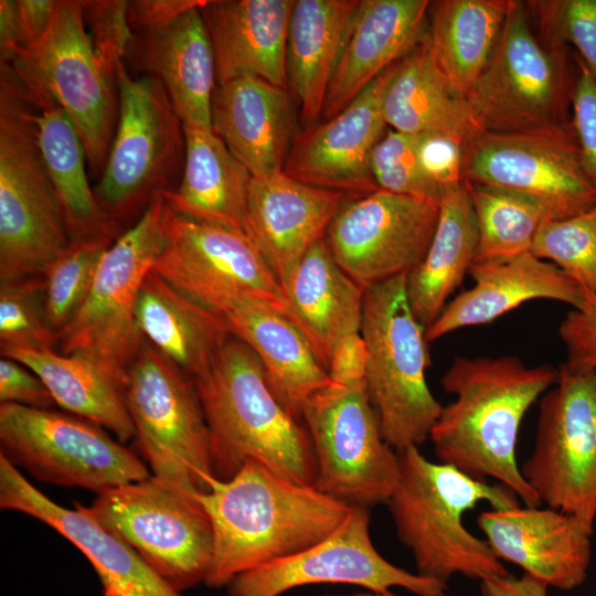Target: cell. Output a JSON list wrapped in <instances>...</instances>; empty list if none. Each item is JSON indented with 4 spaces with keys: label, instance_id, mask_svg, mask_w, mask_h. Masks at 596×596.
Listing matches in <instances>:
<instances>
[{
    "label": "cell",
    "instance_id": "4fadbf2b",
    "mask_svg": "<svg viewBox=\"0 0 596 596\" xmlns=\"http://www.w3.org/2000/svg\"><path fill=\"white\" fill-rule=\"evenodd\" d=\"M0 455L36 480L95 493L151 476L102 426L71 413L0 404Z\"/></svg>",
    "mask_w": 596,
    "mask_h": 596
},
{
    "label": "cell",
    "instance_id": "44dd1931",
    "mask_svg": "<svg viewBox=\"0 0 596 596\" xmlns=\"http://www.w3.org/2000/svg\"><path fill=\"white\" fill-rule=\"evenodd\" d=\"M0 507L32 517L77 547L94 568L103 596H183L126 542L75 502L64 508L35 488L0 455Z\"/></svg>",
    "mask_w": 596,
    "mask_h": 596
},
{
    "label": "cell",
    "instance_id": "836d02e7",
    "mask_svg": "<svg viewBox=\"0 0 596 596\" xmlns=\"http://www.w3.org/2000/svg\"><path fill=\"white\" fill-rule=\"evenodd\" d=\"M43 160L56 195L71 243L111 240L119 233L97 202L85 169L82 141L57 103L47 94L32 98Z\"/></svg>",
    "mask_w": 596,
    "mask_h": 596
},
{
    "label": "cell",
    "instance_id": "ac0fdd59",
    "mask_svg": "<svg viewBox=\"0 0 596 596\" xmlns=\"http://www.w3.org/2000/svg\"><path fill=\"white\" fill-rule=\"evenodd\" d=\"M462 181L531 195L547 206L553 220L596 204L573 126L554 134L477 131L464 143Z\"/></svg>",
    "mask_w": 596,
    "mask_h": 596
},
{
    "label": "cell",
    "instance_id": "f5cc1de1",
    "mask_svg": "<svg viewBox=\"0 0 596 596\" xmlns=\"http://www.w3.org/2000/svg\"><path fill=\"white\" fill-rule=\"evenodd\" d=\"M58 2L60 0H18L22 46L35 43L45 34Z\"/></svg>",
    "mask_w": 596,
    "mask_h": 596
},
{
    "label": "cell",
    "instance_id": "1f68e13d",
    "mask_svg": "<svg viewBox=\"0 0 596 596\" xmlns=\"http://www.w3.org/2000/svg\"><path fill=\"white\" fill-rule=\"evenodd\" d=\"M135 321L140 336L193 380L232 337L224 318L156 273L146 276Z\"/></svg>",
    "mask_w": 596,
    "mask_h": 596
},
{
    "label": "cell",
    "instance_id": "ee69618b",
    "mask_svg": "<svg viewBox=\"0 0 596 596\" xmlns=\"http://www.w3.org/2000/svg\"><path fill=\"white\" fill-rule=\"evenodd\" d=\"M539 14L544 40L572 44L596 81V0L528 2Z\"/></svg>",
    "mask_w": 596,
    "mask_h": 596
},
{
    "label": "cell",
    "instance_id": "8992f818",
    "mask_svg": "<svg viewBox=\"0 0 596 596\" xmlns=\"http://www.w3.org/2000/svg\"><path fill=\"white\" fill-rule=\"evenodd\" d=\"M406 276L365 288L361 323L365 390L385 440L397 453L424 444L443 407L426 381L425 328L409 307Z\"/></svg>",
    "mask_w": 596,
    "mask_h": 596
},
{
    "label": "cell",
    "instance_id": "4316f807",
    "mask_svg": "<svg viewBox=\"0 0 596 596\" xmlns=\"http://www.w3.org/2000/svg\"><path fill=\"white\" fill-rule=\"evenodd\" d=\"M473 285L461 291L425 330L427 343L458 329L481 326L534 299H551L579 307L589 296L554 264L531 252L509 260L473 264Z\"/></svg>",
    "mask_w": 596,
    "mask_h": 596
},
{
    "label": "cell",
    "instance_id": "603a6c76",
    "mask_svg": "<svg viewBox=\"0 0 596 596\" xmlns=\"http://www.w3.org/2000/svg\"><path fill=\"white\" fill-rule=\"evenodd\" d=\"M212 128L253 177L284 170L301 130L287 88L254 76L221 84L212 96Z\"/></svg>",
    "mask_w": 596,
    "mask_h": 596
},
{
    "label": "cell",
    "instance_id": "5bb4252c",
    "mask_svg": "<svg viewBox=\"0 0 596 596\" xmlns=\"http://www.w3.org/2000/svg\"><path fill=\"white\" fill-rule=\"evenodd\" d=\"M521 472L541 502L594 532L596 369L560 365L555 383L540 400L533 450Z\"/></svg>",
    "mask_w": 596,
    "mask_h": 596
},
{
    "label": "cell",
    "instance_id": "9a60e30c",
    "mask_svg": "<svg viewBox=\"0 0 596 596\" xmlns=\"http://www.w3.org/2000/svg\"><path fill=\"white\" fill-rule=\"evenodd\" d=\"M317 487L348 504L386 503L400 478L398 454L385 440L365 384L331 382L304 406Z\"/></svg>",
    "mask_w": 596,
    "mask_h": 596
},
{
    "label": "cell",
    "instance_id": "7402d4cb",
    "mask_svg": "<svg viewBox=\"0 0 596 596\" xmlns=\"http://www.w3.org/2000/svg\"><path fill=\"white\" fill-rule=\"evenodd\" d=\"M477 524L496 556L549 587L571 590L584 583L592 535L575 517L553 508L517 505L481 512Z\"/></svg>",
    "mask_w": 596,
    "mask_h": 596
},
{
    "label": "cell",
    "instance_id": "f907efd6",
    "mask_svg": "<svg viewBox=\"0 0 596 596\" xmlns=\"http://www.w3.org/2000/svg\"><path fill=\"white\" fill-rule=\"evenodd\" d=\"M366 348L361 332L341 339L334 347L328 365L333 383L354 385L364 383Z\"/></svg>",
    "mask_w": 596,
    "mask_h": 596
},
{
    "label": "cell",
    "instance_id": "277c9868",
    "mask_svg": "<svg viewBox=\"0 0 596 596\" xmlns=\"http://www.w3.org/2000/svg\"><path fill=\"white\" fill-rule=\"evenodd\" d=\"M397 454L400 478L386 504L416 573L446 585L456 575L480 582L509 575L487 541L469 532L462 520L481 502L492 509L517 507L518 496L500 483L430 461L419 447Z\"/></svg>",
    "mask_w": 596,
    "mask_h": 596
},
{
    "label": "cell",
    "instance_id": "83f0119b",
    "mask_svg": "<svg viewBox=\"0 0 596 596\" xmlns=\"http://www.w3.org/2000/svg\"><path fill=\"white\" fill-rule=\"evenodd\" d=\"M295 0H205L217 84L254 76L287 88L286 47Z\"/></svg>",
    "mask_w": 596,
    "mask_h": 596
},
{
    "label": "cell",
    "instance_id": "8d00e7d4",
    "mask_svg": "<svg viewBox=\"0 0 596 596\" xmlns=\"http://www.w3.org/2000/svg\"><path fill=\"white\" fill-rule=\"evenodd\" d=\"M508 7L505 0L432 2L429 49L450 88L461 98L487 67Z\"/></svg>",
    "mask_w": 596,
    "mask_h": 596
},
{
    "label": "cell",
    "instance_id": "60d3db41",
    "mask_svg": "<svg viewBox=\"0 0 596 596\" xmlns=\"http://www.w3.org/2000/svg\"><path fill=\"white\" fill-rule=\"evenodd\" d=\"M531 253L554 264L596 296V204L571 217L545 221Z\"/></svg>",
    "mask_w": 596,
    "mask_h": 596
},
{
    "label": "cell",
    "instance_id": "9c48e42d",
    "mask_svg": "<svg viewBox=\"0 0 596 596\" xmlns=\"http://www.w3.org/2000/svg\"><path fill=\"white\" fill-rule=\"evenodd\" d=\"M166 201L156 196L104 254L92 287L60 332L61 353L86 359L124 387L143 338L135 311L141 285L164 244Z\"/></svg>",
    "mask_w": 596,
    "mask_h": 596
},
{
    "label": "cell",
    "instance_id": "d6986e66",
    "mask_svg": "<svg viewBox=\"0 0 596 596\" xmlns=\"http://www.w3.org/2000/svg\"><path fill=\"white\" fill-rule=\"evenodd\" d=\"M439 206L376 190L348 201L326 242L340 267L362 288L407 274L425 256Z\"/></svg>",
    "mask_w": 596,
    "mask_h": 596
},
{
    "label": "cell",
    "instance_id": "bcb514c9",
    "mask_svg": "<svg viewBox=\"0 0 596 596\" xmlns=\"http://www.w3.org/2000/svg\"><path fill=\"white\" fill-rule=\"evenodd\" d=\"M464 141L455 136L428 131L417 135L421 169L443 196L462 181Z\"/></svg>",
    "mask_w": 596,
    "mask_h": 596
},
{
    "label": "cell",
    "instance_id": "f546056e",
    "mask_svg": "<svg viewBox=\"0 0 596 596\" xmlns=\"http://www.w3.org/2000/svg\"><path fill=\"white\" fill-rule=\"evenodd\" d=\"M279 283L289 319L328 371L338 342L361 332L365 289L340 267L326 240L312 245Z\"/></svg>",
    "mask_w": 596,
    "mask_h": 596
},
{
    "label": "cell",
    "instance_id": "e0dca14e",
    "mask_svg": "<svg viewBox=\"0 0 596 596\" xmlns=\"http://www.w3.org/2000/svg\"><path fill=\"white\" fill-rule=\"evenodd\" d=\"M370 508L351 505L338 528L290 556L240 574L230 596H281L318 584H345L373 592L404 588L416 596H448V585L401 568L374 546Z\"/></svg>",
    "mask_w": 596,
    "mask_h": 596
},
{
    "label": "cell",
    "instance_id": "e575fe53",
    "mask_svg": "<svg viewBox=\"0 0 596 596\" xmlns=\"http://www.w3.org/2000/svg\"><path fill=\"white\" fill-rule=\"evenodd\" d=\"M478 225L462 182L439 204L436 230L423 259L407 273L409 307L425 330L438 318L473 263Z\"/></svg>",
    "mask_w": 596,
    "mask_h": 596
},
{
    "label": "cell",
    "instance_id": "d590c367",
    "mask_svg": "<svg viewBox=\"0 0 596 596\" xmlns=\"http://www.w3.org/2000/svg\"><path fill=\"white\" fill-rule=\"evenodd\" d=\"M382 113L386 126L400 132L438 131L464 142L477 132L464 98L450 88L435 63L427 33L397 63L383 96Z\"/></svg>",
    "mask_w": 596,
    "mask_h": 596
},
{
    "label": "cell",
    "instance_id": "52a82bcc",
    "mask_svg": "<svg viewBox=\"0 0 596 596\" xmlns=\"http://www.w3.org/2000/svg\"><path fill=\"white\" fill-rule=\"evenodd\" d=\"M573 87L564 45L540 40L528 3L509 0L493 54L464 100L477 131L554 134L572 128Z\"/></svg>",
    "mask_w": 596,
    "mask_h": 596
},
{
    "label": "cell",
    "instance_id": "8fae6325",
    "mask_svg": "<svg viewBox=\"0 0 596 596\" xmlns=\"http://www.w3.org/2000/svg\"><path fill=\"white\" fill-rule=\"evenodd\" d=\"M28 92H43L63 108L100 177L115 135L117 82L98 62L86 29L83 1L61 0L45 34L19 47L8 63Z\"/></svg>",
    "mask_w": 596,
    "mask_h": 596
},
{
    "label": "cell",
    "instance_id": "484cf974",
    "mask_svg": "<svg viewBox=\"0 0 596 596\" xmlns=\"http://www.w3.org/2000/svg\"><path fill=\"white\" fill-rule=\"evenodd\" d=\"M428 0H361L331 77L322 119L342 111L425 38Z\"/></svg>",
    "mask_w": 596,
    "mask_h": 596
},
{
    "label": "cell",
    "instance_id": "6da1fadb",
    "mask_svg": "<svg viewBox=\"0 0 596 596\" xmlns=\"http://www.w3.org/2000/svg\"><path fill=\"white\" fill-rule=\"evenodd\" d=\"M557 369L520 358L457 356L441 377L454 400L443 405L429 440L439 462L494 479L524 505H540L517 462V441L530 407L555 383Z\"/></svg>",
    "mask_w": 596,
    "mask_h": 596
},
{
    "label": "cell",
    "instance_id": "30bf717a",
    "mask_svg": "<svg viewBox=\"0 0 596 596\" xmlns=\"http://www.w3.org/2000/svg\"><path fill=\"white\" fill-rule=\"evenodd\" d=\"M81 505L174 589L182 593L205 582L213 531L196 493L151 475L105 489L89 505Z\"/></svg>",
    "mask_w": 596,
    "mask_h": 596
},
{
    "label": "cell",
    "instance_id": "f1b7e54d",
    "mask_svg": "<svg viewBox=\"0 0 596 596\" xmlns=\"http://www.w3.org/2000/svg\"><path fill=\"white\" fill-rule=\"evenodd\" d=\"M220 315L232 336L256 354L278 401L301 421L306 403L332 381L300 330L288 316L255 298L236 300Z\"/></svg>",
    "mask_w": 596,
    "mask_h": 596
},
{
    "label": "cell",
    "instance_id": "681fc988",
    "mask_svg": "<svg viewBox=\"0 0 596 596\" xmlns=\"http://www.w3.org/2000/svg\"><path fill=\"white\" fill-rule=\"evenodd\" d=\"M0 402L45 409L55 405L43 381L26 365L7 356L0 360Z\"/></svg>",
    "mask_w": 596,
    "mask_h": 596
},
{
    "label": "cell",
    "instance_id": "3957f363",
    "mask_svg": "<svg viewBox=\"0 0 596 596\" xmlns=\"http://www.w3.org/2000/svg\"><path fill=\"white\" fill-rule=\"evenodd\" d=\"M194 383L216 478L230 479L254 459L289 481L315 486L308 430L275 396L262 363L243 341L232 336Z\"/></svg>",
    "mask_w": 596,
    "mask_h": 596
},
{
    "label": "cell",
    "instance_id": "4dcf8cb0",
    "mask_svg": "<svg viewBox=\"0 0 596 596\" xmlns=\"http://www.w3.org/2000/svg\"><path fill=\"white\" fill-rule=\"evenodd\" d=\"M361 0H295L287 47L286 82L301 129L322 119L327 91Z\"/></svg>",
    "mask_w": 596,
    "mask_h": 596
},
{
    "label": "cell",
    "instance_id": "f6af8a7d",
    "mask_svg": "<svg viewBox=\"0 0 596 596\" xmlns=\"http://www.w3.org/2000/svg\"><path fill=\"white\" fill-rule=\"evenodd\" d=\"M125 0L83 1L86 29L94 53L109 78L117 82V66L126 58L134 32Z\"/></svg>",
    "mask_w": 596,
    "mask_h": 596
},
{
    "label": "cell",
    "instance_id": "f35d334b",
    "mask_svg": "<svg viewBox=\"0 0 596 596\" xmlns=\"http://www.w3.org/2000/svg\"><path fill=\"white\" fill-rule=\"evenodd\" d=\"M464 182L478 225L472 265L504 262L530 253L541 225L553 220L547 206L531 195L490 184Z\"/></svg>",
    "mask_w": 596,
    "mask_h": 596
},
{
    "label": "cell",
    "instance_id": "7bdbcfd3",
    "mask_svg": "<svg viewBox=\"0 0 596 596\" xmlns=\"http://www.w3.org/2000/svg\"><path fill=\"white\" fill-rule=\"evenodd\" d=\"M416 147L417 135L387 129L372 153L374 181L379 190L439 206L444 196L424 175Z\"/></svg>",
    "mask_w": 596,
    "mask_h": 596
},
{
    "label": "cell",
    "instance_id": "5b68a950",
    "mask_svg": "<svg viewBox=\"0 0 596 596\" xmlns=\"http://www.w3.org/2000/svg\"><path fill=\"white\" fill-rule=\"evenodd\" d=\"M0 75V281L42 276L70 246L39 142L36 108L9 64Z\"/></svg>",
    "mask_w": 596,
    "mask_h": 596
},
{
    "label": "cell",
    "instance_id": "2e32d148",
    "mask_svg": "<svg viewBox=\"0 0 596 596\" xmlns=\"http://www.w3.org/2000/svg\"><path fill=\"white\" fill-rule=\"evenodd\" d=\"M163 230L151 270L174 288L217 313L255 298L288 316L278 278L246 234L185 216L167 203Z\"/></svg>",
    "mask_w": 596,
    "mask_h": 596
},
{
    "label": "cell",
    "instance_id": "cb8c5ba5",
    "mask_svg": "<svg viewBox=\"0 0 596 596\" xmlns=\"http://www.w3.org/2000/svg\"><path fill=\"white\" fill-rule=\"evenodd\" d=\"M348 199L343 192L306 184L284 171L252 175L247 236L279 281L312 245L326 238Z\"/></svg>",
    "mask_w": 596,
    "mask_h": 596
},
{
    "label": "cell",
    "instance_id": "c3c4849f",
    "mask_svg": "<svg viewBox=\"0 0 596 596\" xmlns=\"http://www.w3.org/2000/svg\"><path fill=\"white\" fill-rule=\"evenodd\" d=\"M558 334L567 351V364L596 369V296L589 294L565 316Z\"/></svg>",
    "mask_w": 596,
    "mask_h": 596
},
{
    "label": "cell",
    "instance_id": "ba28073f",
    "mask_svg": "<svg viewBox=\"0 0 596 596\" xmlns=\"http://www.w3.org/2000/svg\"><path fill=\"white\" fill-rule=\"evenodd\" d=\"M118 118L108 157L94 189L102 209L119 224L146 210L181 180L183 124L162 83L117 66Z\"/></svg>",
    "mask_w": 596,
    "mask_h": 596
},
{
    "label": "cell",
    "instance_id": "d4e9b609",
    "mask_svg": "<svg viewBox=\"0 0 596 596\" xmlns=\"http://www.w3.org/2000/svg\"><path fill=\"white\" fill-rule=\"evenodd\" d=\"M204 1L163 25L134 32L126 58L162 83L183 125L213 130L211 106L217 81L200 11Z\"/></svg>",
    "mask_w": 596,
    "mask_h": 596
},
{
    "label": "cell",
    "instance_id": "7a4b0ae2",
    "mask_svg": "<svg viewBox=\"0 0 596 596\" xmlns=\"http://www.w3.org/2000/svg\"><path fill=\"white\" fill-rule=\"evenodd\" d=\"M196 498L213 531L204 584L226 587L233 578L292 554L333 532L350 505L315 486L298 485L249 459L230 479L214 477Z\"/></svg>",
    "mask_w": 596,
    "mask_h": 596
},
{
    "label": "cell",
    "instance_id": "ffe728a7",
    "mask_svg": "<svg viewBox=\"0 0 596 596\" xmlns=\"http://www.w3.org/2000/svg\"><path fill=\"white\" fill-rule=\"evenodd\" d=\"M397 63L376 77L342 111L301 129L291 146L284 173L348 196L360 198L379 190L371 158L386 132L382 100Z\"/></svg>",
    "mask_w": 596,
    "mask_h": 596
},
{
    "label": "cell",
    "instance_id": "7c38bea8",
    "mask_svg": "<svg viewBox=\"0 0 596 596\" xmlns=\"http://www.w3.org/2000/svg\"><path fill=\"white\" fill-rule=\"evenodd\" d=\"M139 450L152 476L193 493L215 477L194 380L143 340L125 385Z\"/></svg>",
    "mask_w": 596,
    "mask_h": 596
},
{
    "label": "cell",
    "instance_id": "9f6ffc18",
    "mask_svg": "<svg viewBox=\"0 0 596 596\" xmlns=\"http://www.w3.org/2000/svg\"><path fill=\"white\" fill-rule=\"evenodd\" d=\"M320 596H401L391 592H373L363 589V592L350 594V595H320Z\"/></svg>",
    "mask_w": 596,
    "mask_h": 596
},
{
    "label": "cell",
    "instance_id": "d6a6232c",
    "mask_svg": "<svg viewBox=\"0 0 596 596\" xmlns=\"http://www.w3.org/2000/svg\"><path fill=\"white\" fill-rule=\"evenodd\" d=\"M185 157L178 188L162 196L185 216L247 235L251 172L210 129L183 125Z\"/></svg>",
    "mask_w": 596,
    "mask_h": 596
},
{
    "label": "cell",
    "instance_id": "11a10c76",
    "mask_svg": "<svg viewBox=\"0 0 596 596\" xmlns=\"http://www.w3.org/2000/svg\"><path fill=\"white\" fill-rule=\"evenodd\" d=\"M22 47V32L18 0L0 1V61L10 62Z\"/></svg>",
    "mask_w": 596,
    "mask_h": 596
},
{
    "label": "cell",
    "instance_id": "7dc6e473",
    "mask_svg": "<svg viewBox=\"0 0 596 596\" xmlns=\"http://www.w3.org/2000/svg\"><path fill=\"white\" fill-rule=\"evenodd\" d=\"M579 74L572 92L573 129L584 171L596 190V81L577 60Z\"/></svg>",
    "mask_w": 596,
    "mask_h": 596
},
{
    "label": "cell",
    "instance_id": "db71d44e",
    "mask_svg": "<svg viewBox=\"0 0 596 596\" xmlns=\"http://www.w3.org/2000/svg\"><path fill=\"white\" fill-rule=\"evenodd\" d=\"M549 586L542 581L522 574L491 577L480 582L482 596H549Z\"/></svg>",
    "mask_w": 596,
    "mask_h": 596
},
{
    "label": "cell",
    "instance_id": "816d5d0a",
    "mask_svg": "<svg viewBox=\"0 0 596 596\" xmlns=\"http://www.w3.org/2000/svg\"><path fill=\"white\" fill-rule=\"evenodd\" d=\"M203 0H135L128 2L132 32L163 25Z\"/></svg>",
    "mask_w": 596,
    "mask_h": 596
},
{
    "label": "cell",
    "instance_id": "ab89813d",
    "mask_svg": "<svg viewBox=\"0 0 596 596\" xmlns=\"http://www.w3.org/2000/svg\"><path fill=\"white\" fill-rule=\"evenodd\" d=\"M113 242L71 243L42 275L46 316L57 338L84 302L99 263Z\"/></svg>",
    "mask_w": 596,
    "mask_h": 596
},
{
    "label": "cell",
    "instance_id": "b9f144b4",
    "mask_svg": "<svg viewBox=\"0 0 596 596\" xmlns=\"http://www.w3.org/2000/svg\"><path fill=\"white\" fill-rule=\"evenodd\" d=\"M57 334L51 328L42 276L0 281L1 350H54Z\"/></svg>",
    "mask_w": 596,
    "mask_h": 596
},
{
    "label": "cell",
    "instance_id": "74e56055",
    "mask_svg": "<svg viewBox=\"0 0 596 596\" xmlns=\"http://www.w3.org/2000/svg\"><path fill=\"white\" fill-rule=\"evenodd\" d=\"M32 370L46 385L55 404L91 421L126 443L135 437L125 387L95 363L54 350H1Z\"/></svg>",
    "mask_w": 596,
    "mask_h": 596
}]
</instances>
